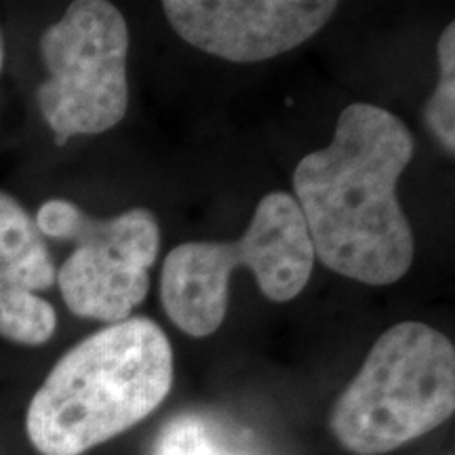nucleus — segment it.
Wrapping results in <instances>:
<instances>
[{
    "mask_svg": "<svg viewBox=\"0 0 455 455\" xmlns=\"http://www.w3.org/2000/svg\"><path fill=\"white\" fill-rule=\"evenodd\" d=\"M413 155L411 131L386 108H344L331 144L293 171V198L315 259L375 287L407 275L415 244L396 186Z\"/></svg>",
    "mask_w": 455,
    "mask_h": 455,
    "instance_id": "obj_1",
    "label": "nucleus"
},
{
    "mask_svg": "<svg viewBox=\"0 0 455 455\" xmlns=\"http://www.w3.org/2000/svg\"><path fill=\"white\" fill-rule=\"evenodd\" d=\"M173 386V348L155 321L129 316L78 341L26 411L41 455H83L146 419Z\"/></svg>",
    "mask_w": 455,
    "mask_h": 455,
    "instance_id": "obj_2",
    "label": "nucleus"
},
{
    "mask_svg": "<svg viewBox=\"0 0 455 455\" xmlns=\"http://www.w3.org/2000/svg\"><path fill=\"white\" fill-rule=\"evenodd\" d=\"M453 411V344L424 323H398L341 392L329 430L348 453L384 455L439 428Z\"/></svg>",
    "mask_w": 455,
    "mask_h": 455,
    "instance_id": "obj_3",
    "label": "nucleus"
},
{
    "mask_svg": "<svg viewBox=\"0 0 455 455\" xmlns=\"http://www.w3.org/2000/svg\"><path fill=\"white\" fill-rule=\"evenodd\" d=\"M235 268L251 270L259 291L278 304L304 291L315 268V249L291 195L270 192L261 198L238 241L184 243L169 251L161 301L171 323L192 338L218 331Z\"/></svg>",
    "mask_w": 455,
    "mask_h": 455,
    "instance_id": "obj_4",
    "label": "nucleus"
},
{
    "mask_svg": "<svg viewBox=\"0 0 455 455\" xmlns=\"http://www.w3.org/2000/svg\"><path fill=\"white\" fill-rule=\"evenodd\" d=\"M41 55L49 78L36 100L57 146L123 121L129 108V26L112 3H72L43 32Z\"/></svg>",
    "mask_w": 455,
    "mask_h": 455,
    "instance_id": "obj_5",
    "label": "nucleus"
},
{
    "mask_svg": "<svg viewBox=\"0 0 455 455\" xmlns=\"http://www.w3.org/2000/svg\"><path fill=\"white\" fill-rule=\"evenodd\" d=\"M34 221L41 235L74 243L55 276L72 315L114 325L146 299L148 272L161 247L158 221L148 209L98 220L70 201L51 198Z\"/></svg>",
    "mask_w": 455,
    "mask_h": 455,
    "instance_id": "obj_6",
    "label": "nucleus"
},
{
    "mask_svg": "<svg viewBox=\"0 0 455 455\" xmlns=\"http://www.w3.org/2000/svg\"><path fill=\"white\" fill-rule=\"evenodd\" d=\"M338 3L312 0H164L171 28L204 53L255 64L299 47L331 20Z\"/></svg>",
    "mask_w": 455,
    "mask_h": 455,
    "instance_id": "obj_7",
    "label": "nucleus"
},
{
    "mask_svg": "<svg viewBox=\"0 0 455 455\" xmlns=\"http://www.w3.org/2000/svg\"><path fill=\"white\" fill-rule=\"evenodd\" d=\"M55 264L24 207L0 192V335L20 346H43L57 329L55 308L41 291L55 284Z\"/></svg>",
    "mask_w": 455,
    "mask_h": 455,
    "instance_id": "obj_8",
    "label": "nucleus"
},
{
    "mask_svg": "<svg viewBox=\"0 0 455 455\" xmlns=\"http://www.w3.org/2000/svg\"><path fill=\"white\" fill-rule=\"evenodd\" d=\"M441 76L426 104V123L441 146L455 150V26L449 24L439 38Z\"/></svg>",
    "mask_w": 455,
    "mask_h": 455,
    "instance_id": "obj_9",
    "label": "nucleus"
},
{
    "mask_svg": "<svg viewBox=\"0 0 455 455\" xmlns=\"http://www.w3.org/2000/svg\"><path fill=\"white\" fill-rule=\"evenodd\" d=\"M155 455H251L232 447L212 422L195 415L173 419L158 436Z\"/></svg>",
    "mask_w": 455,
    "mask_h": 455,
    "instance_id": "obj_10",
    "label": "nucleus"
},
{
    "mask_svg": "<svg viewBox=\"0 0 455 455\" xmlns=\"http://www.w3.org/2000/svg\"><path fill=\"white\" fill-rule=\"evenodd\" d=\"M4 64V44H3V34H0V70H3Z\"/></svg>",
    "mask_w": 455,
    "mask_h": 455,
    "instance_id": "obj_11",
    "label": "nucleus"
}]
</instances>
